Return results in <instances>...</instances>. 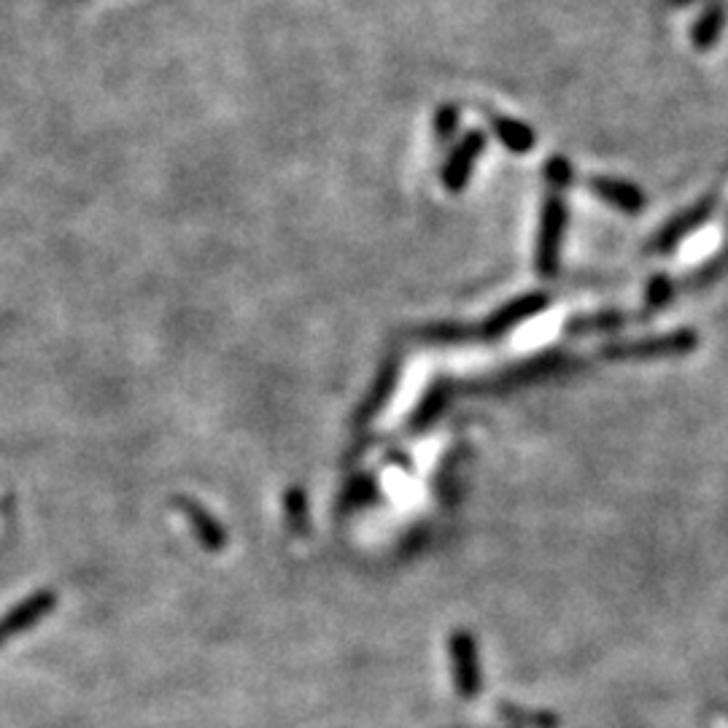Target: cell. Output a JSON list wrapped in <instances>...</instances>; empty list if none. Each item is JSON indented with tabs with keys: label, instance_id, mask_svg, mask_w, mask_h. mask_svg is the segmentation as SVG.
<instances>
[{
	"label": "cell",
	"instance_id": "11",
	"mask_svg": "<svg viewBox=\"0 0 728 728\" xmlns=\"http://www.w3.org/2000/svg\"><path fill=\"white\" fill-rule=\"evenodd\" d=\"M671 5H688V3H693V0H669Z\"/></svg>",
	"mask_w": 728,
	"mask_h": 728
},
{
	"label": "cell",
	"instance_id": "9",
	"mask_svg": "<svg viewBox=\"0 0 728 728\" xmlns=\"http://www.w3.org/2000/svg\"><path fill=\"white\" fill-rule=\"evenodd\" d=\"M459 127V105L456 103H445L437 109L435 114V138L437 143H448L451 141V136L456 133Z\"/></svg>",
	"mask_w": 728,
	"mask_h": 728
},
{
	"label": "cell",
	"instance_id": "5",
	"mask_svg": "<svg viewBox=\"0 0 728 728\" xmlns=\"http://www.w3.org/2000/svg\"><path fill=\"white\" fill-rule=\"evenodd\" d=\"M562 224H564L562 198H558V194H553V198H548L545 216H542V256H540L542 273H551V267H553V251H556L558 233H562Z\"/></svg>",
	"mask_w": 728,
	"mask_h": 728
},
{
	"label": "cell",
	"instance_id": "2",
	"mask_svg": "<svg viewBox=\"0 0 728 728\" xmlns=\"http://www.w3.org/2000/svg\"><path fill=\"white\" fill-rule=\"evenodd\" d=\"M451 655H453V677H456V691L462 696H475L480 688V675H478V658H475V645L469 640V635L459 631L451 642Z\"/></svg>",
	"mask_w": 728,
	"mask_h": 728
},
{
	"label": "cell",
	"instance_id": "1",
	"mask_svg": "<svg viewBox=\"0 0 728 728\" xmlns=\"http://www.w3.org/2000/svg\"><path fill=\"white\" fill-rule=\"evenodd\" d=\"M486 146V136L480 130H469L467 136L462 138V141L456 143V149L451 151V156H448L445 167H442V184H445L451 192H459V189L467 184L469 173H473V165L475 160L480 156V151H484Z\"/></svg>",
	"mask_w": 728,
	"mask_h": 728
},
{
	"label": "cell",
	"instance_id": "6",
	"mask_svg": "<svg viewBox=\"0 0 728 728\" xmlns=\"http://www.w3.org/2000/svg\"><path fill=\"white\" fill-rule=\"evenodd\" d=\"M591 189L599 194L602 200H607V203L618 205V209L629 211V214H637V211L642 209V192L637 187H631V184H624V181H613V178H591Z\"/></svg>",
	"mask_w": 728,
	"mask_h": 728
},
{
	"label": "cell",
	"instance_id": "4",
	"mask_svg": "<svg viewBox=\"0 0 728 728\" xmlns=\"http://www.w3.org/2000/svg\"><path fill=\"white\" fill-rule=\"evenodd\" d=\"M54 604H58V597H52L49 591H43V593H38V597L22 602L14 613H9V618L0 620V642H5L11 635H16V631H22L30 624H36L41 615H47L49 610L54 607Z\"/></svg>",
	"mask_w": 728,
	"mask_h": 728
},
{
	"label": "cell",
	"instance_id": "8",
	"mask_svg": "<svg viewBox=\"0 0 728 728\" xmlns=\"http://www.w3.org/2000/svg\"><path fill=\"white\" fill-rule=\"evenodd\" d=\"M500 715L507 724L520 728H558V720L548 713H529V710L513 707V704H500Z\"/></svg>",
	"mask_w": 728,
	"mask_h": 728
},
{
	"label": "cell",
	"instance_id": "3",
	"mask_svg": "<svg viewBox=\"0 0 728 728\" xmlns=\"http://www.w3.org/2000/svg\"><path fill=\"white\" fill-rule=\"evenodd\" d=\"M728 20V5L726 0H707L702 9V14L696 16L691 27V43L699 52H707L724 36V27Z\"/></svg>",
	"mask_w": 728,
	"mask_h": 728
},
{
	"label": "cell",
	"instance_id": "7",
	"mask_svg": "<svg viewBox=\"0 0 728 728\" xmlns=\"http://www.w3.org/2000/svg\"><path fill=\"white\" fill-rule=\"evenodd\" d=\"M491 125H494V133L500 136V141L505 143L510 151H515V154H524V151L535 149V133H531L526 125H520V122L505 120V116H494Z\"/></svg>",
	"mask_w": 728,
	"mask_h": 728
},
{
	"label": "cell",
	"instance_id": "10",
	"mask_svg": "<svg viewBox=\"0 0 728 728\" xmlns=\"http://www.w3.org/2000/svg\"><path fill=\"white\" fill-rule=\"evenodd\" d=\"M545 173H548V181L556 184V187H567V184L573 181V167H569V162H564L562 156L548 162Z\"/></svg>",
	"mask_w": 728,
	"mask_h": 728
}]
</instances>
